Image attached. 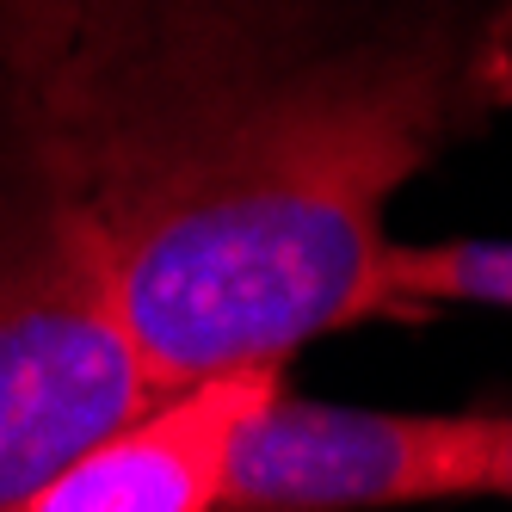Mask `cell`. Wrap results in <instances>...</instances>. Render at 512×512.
Listing matches in <instances>:
<instances>
[{
  "mask_svg": "<svg viewBox=\"0 0 512 512\" xmlns=\"http://www.w3.org/2000/svg\"><path fill=\"white\" fill-rule=\"evenodd\" d=\"M512 112V0H0V155L75 204L161 395L389 309V198Z\"/></svg>",
  "mask_w": 512,
  "mask_h": 512,
  "instance_id": "obj_1",
  "label": "cell"
},
{
  "mask_svg": "<svg viewBox=\"0 0 512 512\" xmlns=\"http://www.w3.org/2000/svg\"><path fill=\"white\" fill-rule=\"evenodd\" d=\"M155 395L93 223L0 155V512H25Z\"/></svg>",
  "mask_w": 512,
  "mask_h": 512,
  "instance_id": "obj_2",
  "label": "cell"
},
{
  "mask_svg": "<svg viewBox=\"0 0 512 512\" xmlns=\"http://www.w3.org/2000/svg\"><path fill=\"white\" fill-rule=\"evenodd\" d=\"M500 426L488 408L395 414L278 389L229 451L216 512H377L494 494Z\"/></svg>",
  "mask_w": 512,
  "mask_h": 512,
  "instance_id": "obj_3",
  "label": "cell"
},
{
  "mask_svg": "<svg viewBox=\"0 0 512 512\" xmlns=\"http://www.w3.org/2000/svg\"><path fill=\"white\" fill-rule=\"evenodd\" d=\"M284 389L278 364L155 395L136 420L81 451L25 512H216L241 426Z\"/></svg>",
  "mask_w": 512,
  "mask_h": 512,
  "instance_id": "obj_4",
  "label": "cell"
},
{
  "mask_svg": "<svg viewBox=\"0 0 512 512\" xmlns=\"http://www.w3.org/2000/svg\"><path fill=\"white\" fill-rule=\"evenodd\" d=\"M383 297L512 309V241H389Z\"/></svg>",
  "mask_w": 512,
  "mask_h": 512,
  "instance_id": "obj_5",
  "label": "cell"
},
{
  "mask_svg": "<svg viewBox=\"0 0 512 512\" xmlns=\"http://www.w3.org/2000/svg\"><path fill=\"white\" fill-rule=\"evenodd\" d=\"M482 408L494 414L500 426V463H494V494L512 500V401H482Z\"/></svg>",
  "mask_w": 512,
  "mask_h": 512,
  "instance_id": "obj_6",
  "label": "cell"
}]
</instances>
